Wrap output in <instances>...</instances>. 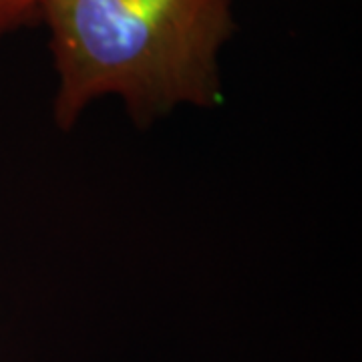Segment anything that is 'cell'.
I'll use <instances>...</instances> for the list:
<instances>
[{
	"label": "cell",
	"instance_id": "cell-1",
	"mask_svg": "<svg viewBox=\"0 0 362 362\" xmlns=\"http://www.w3.org/2000/svg\"><path fill=\"white\" fill-rule=\"evenodd\" d=\"M57 71L52 117L71 131L90 103L117 97L137 127L177 107L223 101L220 52L233 0H45Z\"/></svg>",
	"mask_w": 362,
	"mask_h": 362
},
{
	"label": "cell",
	"instance_id": "cell-2",
	"mask_svg": "<svg viewBox=\"0 0 362 362\" xmlns=\"http://www.w3.org/2000/svg\"><path fill=\"white\" fill-rule=\"evenodd\" d=\"M45 0H0V39L23 26L39 23Z\"/></svg>",
	"mask_w": 362,
	"mask_h": 362
}]
</instances>
